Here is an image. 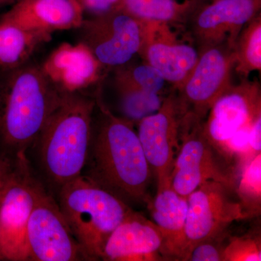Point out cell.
<instances>
[{"mask_svg":"<svg viewBox=\"0 0 261 261\" xmlns=\"http://www.w3.org/2000/svg\"><path fill=\"white\" fill-rule=\"evenodd\" d=\"M237 70L247 75L261 68V20L255 18L249 23L235 43Z\"/></svg>","mask_w":261,"mask_h":261,"instance_id":"cell-23","label":"cell"},{"mask_svg":"<svg viewBox=\"0 0 261 261\" xmlns=\"http://www.w3.org/2000/svg\"><path fill=\"white\" fill-rule=\"evenodd\" d=\"M151 221L159 227L164 238L163 258L179 260L180 249L186 224L188 200L170 186L157 190L148 202Z\"/></svg>","mask_w":261,"mask_h":261,"instance_id":"cell-17","label":"cell"},{"mask_svg":"<svg viewBox=\"0 0 261 261\" xmlns=\"http://www.w3.org/2000/svg\"><path fill=\"white\" fill-rule=\"evenodd\" d=\"M250 149L254 154L260 153L261 151V116L258 117L251 127L250 132Z\"/></svg>","mask_w":261,"mask_h":261,"instance_id":"cell-28","label":"cell"},{"mask_svg":"<svg viewBox=\"0 0 261 261\" xmlns=\"http://www.w3.org/2000/svg\"><path fill=\"white\" fill-rule=\"evenodd\" d=\"M116 84L122 113L128 121L139 122L159 111L162 105L159 94L138 88L120 75H116Z\"/></svg>","mask_w":261,"mask_h":261,"instance_id":"cell-22","label":"cell"},{"mask_svg":"<svg viewBox=\"0 0 261 261\" xmlns=\"http://www.w3.org/2000/svg\"><path fill=\"white\" fill-rule=\"evenodd\" d=\"M12 170H13V168H12ZM12 170L10 172L5 173V174L0 176V202H1L2 197H3V192H4L5 185H6L7 181L9 178Z\"/></svg>","mask_w":261,"mask_h":261,"instance_id":"cell-30","label":"cell"},{"mask_svg":"<svg viewBox=\"0 0 261 261\" xmlns=\"http://www.w3.org/2000/svg\"><path fill=\"white\" fill-rule=\"evenodd\" d=\"M48 80L63 94L80 93L100 80L104 65L84 43H63L40 65Z\"/></svg>","mask_w":261,"mask_h":261,"instance_id":"cell-13","label":"cell"},{"mask_svg":"<svg viewBox=\"0 0 261 261\" xmlns=\"http://www.w3.org/2000/svg\"><path fill=\"white\" fill-rule=\"evenodd\" d=\"M11 170V165L8 161V159L0 158V176L10 172Z\"/></svg>","mask_w":261,"mask_h":261,"instance_id":"cell-29","label":"cell"},{"mask_svg":"<svg viewBox=\"0 0 261 261\" xmlns=\"http://www.w3.org/2000/svg\"><path fill=\"white\" fill-rule=\"evenodd\" d=\"M51 37V34L24 28L0 15V67L10 70L27 64L37 48Z\"/></svg>","mask_w":261,"mask_h":261,"instance_id":"cell-18","label":"cell"},{"mask_svg":"<svg viewBox=\"0 0 261 261\" xmlns=\"http://www.w3.org/2000/svg\"><path fill=\"white\" fill-rule=\"evenodd\" d=\"M224 234L197 243L189 252L186 260L223 261L224 247L221 246L218 240Z\"/></svg>","mask_w":261,"mask_h":261,"instance_id":"cell-26","label":"cell"},{"mask_svg":"<svg viewBox=\"0 0 261 261\" xmlns=\"http://www.w3.org/2000/svg\"><path fill=\"white\" fill-rule=\"evenodd\" d=\"M202 125L207 140L218 151L238 130L250 126L261 116L260 89L245 83L232 87L215 102Z\"/></svg>","mask_w":261,"mask_h":261,"instance_id":"cell-12","label":"cell"},{"mask_svg":"<svg viewBox=\"0 0 261 261\" xmlns=\"http://www.w3.org/2000/svg\"><path fill=\"white\" fill-rule=\"evenodd\" d=\"M260 236L231 237L223 249V261H260Z\"/></svg>","mask_w":261,"mask_h":261,"instance_id":"cell-24","label":"cell"},{"mask_svg":"<svg viewBox=\"0 0 261 261\" xmlns=\"http://www.w3.org/2000/svg\"><path fill=\"white\" fill-rule=\"evenodd\" d=\"M117 75L138 88L155 94L159 93L166 82L161 73L149 64L121 70Z\"/></svg>","mask_w":261,"mask_h":261,"instance_id":"cell-25","label":"cell"},{"mask_svg":"<svg viewBox=\"0 0 261 261\" xmlns=\"http://www.w3.org/2000/svg\"><path fill=\"white\" fill-rule=\"evenodd\" d=\"M0 260H3V257H2L1 253H0Z\"/></svg>","mask_w":261,"mask_h":261,"instance_id":"cell-32","label":"cell"},{"mask_svg":"<svg viewBox=\"0 0 261 261\" xmlns=\"http://www.w3.org/2000/svg\"><path fill=\"white\" fill-rule=\"evenodd\" d=\"M149 65L161 73L165 80L180 87L192 73L198 53L192 46L176 43L154 42L146 49Z\"/></svg>","mask_w":261,"mask_h":261,"instance_id":"cell-19","label":"cell"},{"mask_svg":"<svg viewBox=\"0 0 261 261\" xmlns=\"http://www.w3.org/2000/svg\"><path fill=\"white\" fill-rule=\"evenodd\" d=\"M82 42L104 66H121L140 51L145 38L142 22L123 9L85 20Z\"/></svg>","mask_w":261,"mask_h":261,"instance_id":"cell-9","label":"cell"},{"mask_svg":"<svg viewBox=\"0 0 261 261\" xmlns=\"http://www.w3.org/2000/svg\"><path fill=\"white\" fill-rule=\"evenodd\" d=\"M163 245L164 238L159 227L132 210L108 238L101 260H162Z\"/></svg>","mask_w":261,"mask_h":261,"instance_id":"cell-14","label":"cell"},{"mask_svg":"<svg viewBox=\"0 0 261 261\" xmlns=\"http://www.w3.org/2000/svg\"><path fill=\"white\" fill-rule=\"evenodd\" d=\"M17 0H0V8L5 6H12Z\"/></svg>","mask_w":261,"mask_h":261,"instance_id":"cell-31","label":"cell"},{"mask_svg":"<svg viewBox=\"0 0 261 261\" xmlns=\"http://www.w3.org/2000/svg\"><path fill=\"white\" fill-rule=\"evenodd\" d=\"M58 206L86 260L102 259L108 238L132 209L82 174L62 185Z\"/></svg>","mask_w":261,"mask_h":261,"instance_id":"cell-4","label":"cell"},{"mask_svg":"<svg viewBox=\"0 0 261 261\" xmlns=\"http://www.w3.org/2000/svg\"><path fill=\"white\" fill-rule=\"evenodd\" d=\"M219 152L207 140L201 123L182 125L181 142L170 176V186L188 197L207 181H217L234 190L233 168L218 158Z\"/></svg>","mask_w":261,"mask_h":261,"instance_id":"cell-7","label":"cell"},{"mask_svg":"<svg viewBox=\"0 0 261 261\" xmlns=\"http://www.w3.org/2000/svg\"><path fill=\"white\" fill-rule=\"evenodd\" d=\"M194 5V0H121V9L142 22L177 20Z\"/></svg>","mask_w":261,"mask_h":261,"instance_id":"cell-20","label":"cell"},{"mask_svg":"<svg viewBox=\"0 0 261 261\" xmlns=\"http://www.w3.org/2000/svg\"><path fill=\"white\" fill-rule=\"evenodd\" d=\"M16 160L0 202V253L3 260L25 261L29 218L43 188L31 176L25 156Z\"/></svg>","mask_w":261,"mask_h":261,"instance_id":"cell-5","label":"cell"},{"mask_svg":"<svg viewBox=\"0 0 261 261\" xmlns=\"http://www.w3.org/2000/svg\"><path fill=\"white\" fill-rule=\"evenodd\" d=\"M235 193L243 210L250 218L261 211V153L243 164L236 174Z\"/></svg>","mask_w":261,"mask_h":261,"instance_id":"cell-21","label":"cell"},{"mask_svg":"<svg viewBox=\"0 0 261 261\" xmlns=\"http://www.w3.org/2000/svg\"><path fill=\"white\" fill-rule=\"evenodd\" d=\"M99 118L92 128L86 176L127 202L151 200L152 173L133 122L118 118L98 102ZM83 174V173H82Z\"/></svg>","mask_w":261,"mask_h":261,"instance_id":"cell-1","label":"cell"},{"mask_svg":"<svg viewBox=\"0 0 261 261\" xmlns=\"http://www.w3.org/2000/svg\"><path fill=\"white\" fill-rule=\"evenodd\" d=\"M84 12L93 16L121 9V0H75Z\"/></svg>","mask_w":261,"mask_h":261,"instance_id":"cell-27","label":"cell"},{"mask_svg":"<svg viewBox=\"0 0 261 261\" xmlns=\"http://www.w3.org/2000/svg\"><path fill=\"white\" fill-rule=\"evenodd\" d=\"M96 101L63 94L34 145L43 173L58 189L83 173L88 158Z\"/></svg>","mask_w":261,"mask_h":261,"instance_id":"cell-3","label":"cell"},{"mask_svg":"<svg viewBox=\"0 0 261 261\" xmlns=\"http://www.w3.org/2000/svg\"><path fill=\"white\" fill-rule=\"evenodd\" d=\"M232 189L217 181H207L187 197L188 211L179 260H186L197 243L224 234L233 222L250 219L238 200H233Z\"/></svg>","mask_w":261,"mask_h":261,"instance_id":"cell-6","label":"cell"},{"mask_svg":"<svg viewBox=\"0 0 261 261\" xmlns=\"http://www.w3.org/2000/svg\"><path fill=\"white\" fill-rule=\"evenodd\" d=\"M27 242L29 260H86L58 204L44 189L29 218Z\"/></svg>","mask_w":261,"mask_h":261,"instance_id":"cell-10","label":"cell"},{"mask_svg":"<svg viewBox=\"0 0 261 261\" xmlns=\"http://www.w3.org/2000/svg\"><path fill=\"white\" fill-rule=\"evenodd\" d=\"M181 116L176 97L163 101L159 111L138 122V135L157 190L170 185L173 163L181 142Z\"/></svg>","mask_w":261,"mask_h":261,"instance_id":"cell-11","label":"cell"},{"mask_svg":"<svg viewBox=\"0 0 261 261\" xmlns=\"http://www.w3.org/2000/svg\"><path fill=\"white\" fill-rule=\"evenodd\" d=\"M214 46L206 47L192 73L178 88L176 98L182 121L201 123L213 105L231 87V73L236 65L234 51Z\"/></svg>","mask_w":261,"mask_h":261,"instance_id":"cell-8","label":"cell"},{"mask_svg":"<svg viewBox=\"0 0 261 261\" xmlns=\"http://www.w3.org/2000/svg\"><path fill=\"white\" fill-rule=\"evenodd\" d=\"M0 81V142L16 158L37 140L63 93L40 65L8 70Z\"/></svg>","mask_w":261,"mask_h":261,"instance_id":"cell-2","label":"cell"},{"mask_svg":"<svg viewBox=\"0 0 261 261\" xmlns=\"http://www.w3.org/2000/svg\"><path fill=\"white\" fill-rule=\"evenodd\" d=\"M84 13L75 0H17L3 15L24 28L51 35L80 29Z\"/></svg>","mask_w":261,"mask_h":261,"instance_id":"cell-16","label":"cell"},{"mask_svg":"<svg viewBox=\"0 0 261 261\" xmlns=\"http://www.w3.org/2000/svg\"><path fill=\"white\" fill-rule=\"evenodd\" d=\"M260 8V0H214L197 15L196 34L206 47L227 42L233 49L240 31Z\"/></svg>","mask_w":261,"mask_h":261,"instance_id":"cell-15","label":"cell"}]
</instances>
